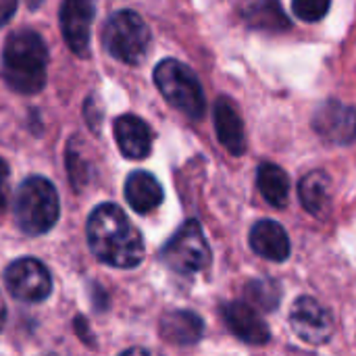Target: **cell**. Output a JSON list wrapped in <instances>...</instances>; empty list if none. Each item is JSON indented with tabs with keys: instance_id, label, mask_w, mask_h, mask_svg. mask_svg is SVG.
<instances>
[{
	"instance_id": "22",
	"label": "cell",
	"mask_w": 356,
	"mask_h": 356,
	"mask_svg": "<svg viewBox=\"0 0 356 356\" xmlns=\"http://www.w3.org/2000/svg\"><path fill=\"white\" fill-rule=\"evenodd\" d=\"M327 10H330L327 0H294L292 2V13L300 21H311V23L321 21Z\"/></svg>"
},
{
	"instance_id": "19",
	"label": "cell",
	"mask_w": 356,
	"mask_h": 356,
	"mask_svg": "<svg viewBox=\"0 0 356 356\" xmlns=\"http://www.w3.org/2000/svg\"><path fill=\"white\" fill-rule=\"evenodd\" d=\"M242 17L259 29L280 31L290 27V21L277 2H250L242 8Z\"/></svg>"
},
{
	"instance_id": "9",
	"label": "cell",
	"mask_w": 356,
	"mask_h": 356,
	"mask_svg": "<svg viewBox=\"0 0 356 356\" xmlns=\"http://www.w3.org/2000/svg\"><path fill=\"white\" fill-rule=\"evenodd\" d=\"M313 127L330 144H350L356 140V108L327 100L315 111Z\"/></svg>"
},
{
	"instance_id": "6",
	"label": "cell",
	"mask_w": 356,
	"mask_h": 356,
	"mask_svg": "<svg viewBox=\"0 0 356 356\" xmlns=\"http://www.w3.org/2000/svg\"><path fill=\"white\" fill-rule=\"evenodd\" d=\"M163 261L175 273L184 275L204 271L211 265V248L198 221L190 219L177 229L163 248Z\"/></svg>"
},
{
	"instance_id": "13",
	"label": "cell",
	"mask_w": 356,
	"mask_h": 356,
	"mask_svg": "<svg viewBox=\"0 0 356 356\" xmlns=\"http://www.w3.org/2000/svg\"><path fill=\"white\" fill-rule=\"evenodd\" d=\"M250 246L259 257L273 261V263H284L292 250L286 229L277 221H271V219H263L252 225Z\"/></svg>"
},
{
	"instance_id": "16",
	"label": "cell",
	"mask_w": 356,
	"mask_h": 356,
	"mask_svg": "<svg viewBox=\"0 0 356 356\" xmlns=\"http://www.w3.org/2000/svg\"><path fill=\"white\" fill-rule=\"evenodd\" d=\"M204 323L192 311H171L161 319V336L175 346H190L202 338Z\"/></svg>"
},
{
	"instance_id": "26",
	"label": "cell",
	"mask_w": 356,
	"mask_h": 356,
	"mask_svg": "<svg viewBox=\"0 0 356 356\" xmlns=\"http://www.w3.org/2000/svg\"><path fill=\"white\" fill-rule=\"evenodd\" d=\"M4 323H6V305H4V300H2V296H0V332H2V327H4Z\"/></svg>"
},
{
	"instance_id": "1",
	"label": "cell",
	"mask_w": 356,
	"mask_h": 356,
	"mask_svg": "<svg viewBox=\"0 0 356 356\" xmlns=\"http://www.w3.org/2000/svg\"><path fill=\"white\" fill-rule=\"evenodd\" d=\"M88 244L98 261L117 269H134L144 259V240L117 204H100L92 211Z\"/></svg>"
},
{
	"instance_id": "11",
	"label": "cell",
	"mask_w": 356,
	"mask_h": 356,
	"mask_svg": "<svg viewBox=\"0 0 356 356\" xmlns=\"http://www.w3.org/2000/svg\"><path fill=\"white\" fill-rule=\"evenodd\" d=\"M94 4L86 0H67L60 6V29L65 42L77 56H86L90 48V27Z\"/></svg>"
},
{
	"instance_id": "12",
	"label": "cell",
	"mask_w": 356,
	"mask_h": 356,
	"mask_svg": "<svg viewBox=\"0 0 356 356\" xmlns=\"http://www.w3.org/2000/svg\"><path fill=\"white\" fill-rule=\"evenodd\" d=\"M115 140L121 152L127 159L140 161L150 154L152 148V131L146 121L138 115H123L115 121Z\"/></svg>"
},
{
	"instance_id": "5",
	"label": "cell",
	"mask_w": 356,
	"mask_h": 356,
	"mask_svg": "<svg viewBox=\"0 0 356 356\" xmlns=\"http://www.w3.org/2000/svg\"><path fill=\"white\" fill-rule=\"evenodd\" d=\"M102 42L106 50L121 63L138 65L150 46V27L136 10H119L104 25Z\"/></svg>"
},
{
	"instance_id": "10",
	"label": "cell",
	"mask_w": 356,
	"mask_h": 356,
	"mask_svg": "<svg viewBox=\"0 0 356 356\" xmlns=\"http://www.w3.org/2000/svg\"><path fill=\"white\" fill-rule=\"evenodd\" d=\"M221 315H223L227 330L242 342L252 344V346H263L269 342V338H271L269 325L248 302H244V300L227 302L221 309Z\"/></svg>"
},
{
	"instance_id": "20",
	"label": "cell",
	"mask_w": 356,
	"mask_h": 356,
	"mask_svg": "<svg viewBox=\"0 0 356 356\" xmlns=\"http://www.w3.org/2000/svg\"><path fill=\"white\" fill-rule=\"evenodd\" d=\"M83 150H86V144H81L79 138H71V142L67 146V171H69V177H71V184L75 190L86 186L92 175V167H90Z\"/></svg>"
},
{
	"instance_id": "17",
	"label": "cell",
	"mask_w": 356,
	"mask_h": 356,
	"mask_svg": "<svg viewBox=\"0 0 356 356\" xmlns=\"http://www.w3.org/2000/svg\"><path fill=\"white\" fill-rule=\"evenodd\" d=\"M125 198L136 213H150L161 207L165 194L154 175L146 171H134L125 181Z\"/></svg>"
},
{
	"instance_id": "18",
	"label": "cell",
	"mask_w": 356,
	"mask_h": 356,
	"mask_svg": "<svg viewBox=\"0 0 356 356\" xmlns=\"http://www.w3.org/2000/svg\"><path fill=\"white\" fill-rule=\"evenodd\" d=\"M257 186L259 192L263 194V198L275 207V209H284L288 204L290 198V177L288 173L275 165V163H263L257 171Z\"/></svg>"
},
{
	"instance_id": "25",
	"label": "cell",
	"mask_w": 356,
	"mask_h": 356,
	"mask_svg": "<svg viewBox=\"0 0 356 356\" xmlns=\"http://www.w3.org/2000/svg\"><path fill=\"white\" fill-rule=\"evenodd\" d=\"M119 356H154L152 353H148V350H144V348H129V350H125L123 355Z\"/></svg>"
},
{
	"instance_id": "23",
	"label": "cell",
	"mask_w": 356,
	"mask_h": 356,
	"mask_svg": "<svg viewBox=\"0 0 356 356\" xmlns=\"http://www.w3.org/2000/svg\"><path fill=\"white\" fill-rule=\"evenodd\" d=\"M6 198H8V167L0 159V213L6 207Z\"/></svg>"
},
{
	"instance_id": "21",
	"label": "cell",
	"mask_w": 356,
	"mask_h": 356,
	"mask_svg": "<svg viewBox=\"0 0 356 356\" xmlns=\"http://www.w3.org/2000/svg\"><path fill=\"white\" fill-rule=\"evenodd\" d=\"M246 298L250 307H259L263 311H273L280 305L282 288L277 282H250L246 288Z\"/></svg>"
},
{
	"instance_id": "15",
	"label": "cell",
	"mask_w": 356,
	"mask_h": 356,
	"mask_svg": "<svg viewBox=\"0 0 356 356\" xmlns=\"http://www.w3.org/2000/svg\"><path fill=\"white\" fill-rule=\"evenodd\" d=\"M298 196L305 211L317 219H325L332 213V177L321 169L307 173L298 184Z\"/></svg>"
},
{
	"instance_id": "24",
	"label": "cell",
	"mask_w": 356,
	"mask_h": 356,
	"mask_svg": "<svg viewBox=\"0 0 356 356\" xmlns=\"http://www.w3.org/2000/svg\"><path fill=\"white\" fill-rule=\"evenodd\" d=\"M15 10H17V2H13V0H0V25H4L13 17Z\"/></svg>"
},
{
	"instance_id": "2",
	"label": "cell",
	"mask_w": 356,
	"mask_h": 356,
	"mask_svg": "<svg viewBox=\"0 0 356 356\" xmlns=\"http://www.w3.org/2000/svg\"><path fill=\"white\" fill-rule=\"evenodd\" d=\"M48 73V48L40 33L17 31L6 38L2 50V77L19 94H35L44 88Z\"/></svg>"
},
{
	"instance_id": "4",
	"label": "cell",
	"mask_w": 356,
	"mask_h": 356,
	"mask_svg": "<svg viewBox=\"0 0 356 356\" xmlns=\"http://www.w3.org/2000/svg\"><path fill=\"white\" fill-rule=\"evenodd\" d=\"M154 83L165 100L190 119H200L204 115V92L196 73L188 65L175 58L161 60L154 69Z\"/></svg>"
},
{
	"instance_id": "7",
	"label": "cell",
	"mask_w": 356,
	"mask_h": 356,
	"mask_svg": "<svg viewBox=\"0 0 356 356\" xmlns=\"http://www.w3.org/2000/svg\"><path fill=\"white\" fill-rule=\"evenodd\" d=\"M290 325L294 334L313 346H321L332 340L336 332V321L319 300L313 296H300L290 311Z\"/></svg>"
},
{
	"instance_id": "14",
	"label": "cell",
	"mask_w": 356,
	"mask_h": 356,
	"mask_svg": "<svg viewBox=\"0 0 356 356\" xmlns=\"http://www.w3.org/2000/svg\"><path fill=\"white\" fill-rule=\"evenodd\" d=\"M215 129L221 146L234 154L240 156L246 150V136H244V123L238 113V108L232 104L229 98H219L215 102Z\"/></svg>"
},
{
	"instance_id": "3",
	"label": "cell",
	"mask_w": 356,
	"mask_h": 356,
	"mask_svg": "<svg viewBox=\"0 0 356 356\" xmlns=\"http://www.w3.org/2000/svg\"><path fill=\"white\" fill-rule=\"evenodd\" d=\"M58 194L46 177H27L15 196V219L23 234L42 236L58 219Z\"/></svg>"
},
{
	"instance_id": "8",
	"label": "cell",
	"mask_w": 356,
	"mask_h": 356,
	"mask_svg": "<svg viewBox=\"0 0 356 356\" xmlns=\"http://www.w3.org/2000/svg\"><path fill=\"white\" fill-rule=\"evenodd\" d=\"M8 292L23 302H42L52 292V277L38 259H19L4 273Z\"/></svg>"
}]
</instances>
